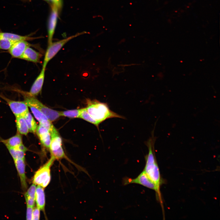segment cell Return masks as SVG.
Wrapping results in <instances>:
<instances>
[{"label": "cell", "mask_w": 220, "mask_h": 220, "mask_svg": "<svg viewBox=\"0 0 220 220\" xmlns=\"http://www.w3.org/2000/svg\"><path fill=\"white\" fill-rule=\"evenodd\" d=\"M31 46L27 41H17L9 50V52L13 57L19 58L26 48Z\"/></svg>", "instance_id": "9c48e42d"}, {"label": "cell", "mask_w": 220, "mask_h": 220, "mask_svg": "<svg viewBox=\"0 0 220 220\" xmlns=\"http://www.w3.org/2000/svg\"><path fill=\"white\" fill-rule=\"evenodd\" d=\"M55 160L52 157L35 173L33 183L43 188L49 184L51 180L50 168Z\"/></svg>", "instance_id": "3957f363"}, {"label": "cell", "mask_w": 220, "mask_h": 220, "mask_svg": "<svg viewBox=\"0 0 220 220\" xmlns=\"http://www.w3.org/2000/svg\"><path fill=\"white\" fill-rule=\"evenodd\" d=\"M42 146L49 149L51 135L49 131L45 127L40 125L38 126L36 132Z\"/></svg>", "instance_id": "4fadbf2b"}, {"label": "cell", "mask_w": 220, "mask_h": 220, "mask_svg": "<svg viewBox=\"0 0 220 220\" xmlns=\"http://www.w3.org/2000/svg\"><path fill=\"white\" fill-rule=\"evenodd\" d=\"M36 185L33 184L28 189L24 195L27 196L35 199V195L36 186Z\"/></svg>", "instance_id": "cb8c5ba5"}, {"label": "cell", "mask_w": 220, "mask_h": 220, "mask_svg": "<svg viewBox=\"0 0 220 220\" xmlns=\"http://www.w3.org/2000/svg\"><path fill=\"white\" fill-rule=\"evenodd\" d=\"M42 56V54L39 52L36 51L29 47L26 48L19 58L37 63L39 62Z\"/></svg>", "instance_id": "5bb4252c"}, {"label": "cell", "mask_w": 220, "mask_h": 220, "mask_svg": "<svg viewBox=\"0 0 220 220\" xmlns=\"http://www.w3.org/2000/svg\"><path fill=\"white\" fill-rule=\"evenodd\" d=\"M0 97L7 102L16 117L23 116L29 111L28 106L24 101L11 100L2 95Z\"/></svg>", "instance_id": "8992f818"}, {"label": "cell", "mask_w": 220, "mask_h": 220, "mask_svg": "<svg viewBox=\"0 0 220 220\" xmlns=\"http://www.w3.org/2000/svg\"><path fill=\"white\" fill-rule=\"evenodd\" d=\"M81 109L59 111L60 116L71 118H79Z\"/></svg>", "instance_id": "44dd1931"}, {"label": "cell", "mask_w": 220, "mask_h": 220, "mask_svg": "<svg viewBox=\"0 0 220 220\" xmlns=\"http://www.w3.org/2000/svg\"><path fill=\"white\" fill-rule=\"evenodd\" d=\"M79 118L94 124L98 128L100 124L91 117L87 112L86 108H81Z\"/></svg>", "instance_id": "ffe728a7"}, {"label": "cell", "mask_w": 220, "mask_h": 220, "mask_svg": "<svg viewBox=\"0 0 220 220\" xmlns=\"http://www.w3.org/2000/svg\"><path fill=\"white\" fill-rule=\"evenodd\" d=\"M58 7L55 4L53 6L50 16L48 27V44L52 42V38L54 32L58 16Z\"/></svg>", "instance_id": "ba28073f"}, {"label": "cell", "mask_w": 220, "mask_h": 220, "mask_svg": "<svg viewBox=\"0 0 220 220\" xmlns=\"http://www.w3.org/2000/svg\"><path fill=\"white\" fill-rule=\"evenodd\" d=\"M40 210L37 207L33 209L32 220H39L40 218Z\"/></svg>", "instance_id": "484cf974"}, {"label": "cell", "mask_w": 220, "mask_h": 220, "mask_svg": "<svg viewBox=\"0 0 220 220\" xmlns=\"http://www.w3.org/2000/svg\"><path fill=\"white\" fill-rule=\"evenodd\" d=\"M23 117L27 123L29 132L35 133L38 126L31 113L28 111Z\"/></svg>", "instance_id": "d6986e66"}, {"label": "cell", "mask_w": 220, "mask_h": 220, "mask_svg": "<svg viewBox=\"0 0 220 220\" xmlns=\"http://www.w3.org/2000/svg\"><path fill=\"white\" fill-rule=\"evenodd\" d=\"M14 161L20 177L22 188L24 191L26 190L28 185L25 173L24 160L18 159L14 160Z\"/></svg>", "instance_id": "7c38bea8"}, {"label": "cell", "mask_w": 220, "mask_h": 220, "mask_svg": "<svg viewBox=\"0 0 220 220\" xmlns=\"http://www.w3.org/2000/svg\"><path fill=\"white\" fill-rule=\"evenodd\" d=\"M36 119L39 122V124L50 130L53 126L51 122L49 120L46 116L39 110L35 107L28 106Z\"/></svg>", "instance_id": "8fae6325"}, {"label": "cell", "mask_w": 220, "mask_h": 220, "mask_svg": "<svg viewBox=\"0 0 220 220\" xmlns=\"http://www.w3.org/2000/svg\"><path fill=\"white\" fill-rule=\"evenodd\" d=\"M33 209V208L27 206L26 219L32 220Z\"/></svg>", "instance_id": "4316f807"}, {"label": "cell", "mask_w": 220, "mask_h": 220, "mask_svg": "<svg viewBox=\"0 0 220 220\" xmlns=\"http://www.w3.org/2000/svg\"><path fill=\"white\" fill-rule=\"evenodd\" d=\"M137 184L155 191L157 193V189L155 185L148 178L143 170L136 178H125L123 181L124 185L130 184Z\"/></svg>", "instance_id": "52a82bcc"}, {"label": "cell", "mask_w": 220, "mask_h": 220, "mask_svg": "<svg viewBox=\"0 0 220 220\" xmlns=\"http://www.w3.org/2000/svg\"><path fill=\"white\" fill-rule=\"evenodd\" d=\"M86 32L78 33L58 41L52 42L48 45V48L46 52L44 58L42 68H45L48 62L59 51L63 46L72 39L86 33Z\"/></svg>", "instance_id": "5b68a950"}, {"label": "cell", "mask_w": 220, "mask_h": 220, "mask_svg": "<svg viewBox=\"0 0 220 220\" xmlns=\"http://www.w3.org/2000/svg\"><path fill=\"white\" fill-rule=\"evenodd\" d=\"M15 42L5 38H0V49L9 50Z\"/></svg>", "instance_id": "603a6c76"}, {"label": "cell", "mask_w": 220, "mask_h": 220, "mask_svg": "<svg viewBox=\"0 0 220 220\" xmlns=\"http://www.w3.org/2000/svg\"><path fill=\"white\" fill-rule=\"evenodd\" d=\"M14 160L21 159L25 160V152L13 148L7 147Z\"/></svg>", "instance_id": "7402d4cb"}, {"label": "cell", "mask_w": 220, "mask_h": 220, "mask_svg": "<svg viewBox=\"0 0 220 220\" xmlns=\"http://www.w3.org/2000/svg\"><path fill=\"white\" fill-rule=\"evenodd\" d=\"M27 206L34 208L35 206V199L29 196L24 195Z\"/></svg>", "instance_id": "d4e9b609"}, {"label": "cell", "mask_w": 220, "mask_h": 220, "mask_svg": "<svg viewBox=\"0 0 220 220\" xmlns=\"http://www.w3.org/2000/svg\"><path fill=\"white\" fill-rule=\"evenodd\" d=\"M44 188L39 185H37L35 195V201L37 207L40 210L43 211H45V197Z\"/></svg>", "instance_id": "9a60e30c"}, {"label": "cell", "mask_w": 220, "mask_h": 220, "mask_svg": "<svg viewBox=\"0 0 220 220\" xmlns=\"http://www.w3.org/2000/svg\"><path fill=\"white\" fill-rule=\"evenodd\" d=\"M16 123L18 133L25 135L28 134L29 132V129L23 116L16 117Z\"/></svg>", "instance_id": "ac0fdd59"}, {"label": "cell", "mask_w": 220, "mask_h": 220, "mask_svg": "<svg viewBox=\"0 0 220 220\" xmlns=\"http://www.w3.org/2000/svg\"><path fill=\"white\" fill-rule=\"evenodd\" d=\"M86 103L87 106L86 108L87 112L92 118L100 124L110 118H125L111 110L107 103L89 99L86 100Z\"/></svg>", "instance_id": "7a4b0ae2"}, {"label": "cell", "mask_w": 220, "mask_h": 220, "mask_svg": "<svg viewBox=\"0 0 220 220\" xmlns=\"http://www.w3.org/2000/svg\"><path fill=\"white\" fill-rule=\"evenodd\" d=\"M153 130L151 137L145 142L148 152L145 156V165L144 171L147 175L156 185L157 189V195L161 201L160 187L161 179L159 169L156 158L154 145L156 137L154 136Z\"/></svg>", "instance_id": "6da1fadb"}, {"label": "cell", "mask_w": 220, "mask_h": 220, "mask_svg": "<svg viewBox=\"0 0 220 220\" xmlns=\"http://www.w3.org/2000/svg\"><path fill=\"white\" fill-rule=\"evenodd\" d=\"M0 38H5L15 42L22 40H31L35 39L34 38L30 36H22L12 33L2 32H0Z\"/></svg>", "instance_id": "2e32d148"}, {"label": "cell", "mask_w": 220, "mask_h": 220, "mask_svg": "<svg viewBox=\"0 0 220 220\" xmlns=\"http://www.w3.org/2000/svg\"><path fill=\"white\" fill-rule=\"evenodd\" d=\"M45 69V68H42L40 74L32 85L29 92L27 93L29 95L35 97L41 91L44 81Z\"/></svg>", "instance_id": "30bf717a"}, {"label": "cell", "mask_w": 220, "mask_h": 220, "mask_svg": "<svg viewBox=\"0 0 220 220\" xmlns=\"http://www.w3.org/2000/svg\"><path fill=\"white\" fill-rule=\"evenodd\" d=\"M2 142L7 147L14 148L22 143V138L19 133L14 136L6 140H3Z\"/></svg>", "instance_id": "e0dca14e"}, {"label": "cell", "mask_w": 220, "mask_h": 220, "mask_svg": "<svg viewBox=\"0 0 220 220\" xmlns=\"http://www.w3.org/2000/svg\"><path fill=\"white\" fill-rule=\"evenodd\" d=\"M13 148L24 152L27 151V148L22 143Z\"/></svg>", "instance_id": "83f0119b"}, {"label": "cell", "mask_w": 220, "mask_h": 220, "mask_svg": "<svg viewBox=\"0 0 220 220\" xmlns=\"http://www.w3.org/2000/svg\"><path fill=\"white\" fill-rule=\"evenodd\" d=\"M24 102L28 106H33L42 112L51 122L55 121L60 116L59 111L51 109L42 104L35 97L28 94L24 96Z\"/></svg>", "instance_id": "277c9868"}]
</instances>
